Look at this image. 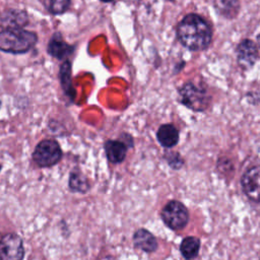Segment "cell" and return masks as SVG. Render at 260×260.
<instances>
[{"instance_id": "obj_1", "label": "cell", "mask_w": 260, "mask_h": 260, "mask_svg": "<svg viewBox=\"0 0 260 260\" xmlns=\"http://www.w3.org/2000/svg\"><path fill=\"white\" fill-rule=\"evenodd\" d=\"M177 38L191 51L206 49L212 39L210 24L196 13L187 14L177 25Z\"/></svg>"}, {"instance_id": "obj_2", "label": "cell", "mask_w": 260, "mask_h": 260, "mask_svg": "<svg viewBox=\"0 0 260 260\" xmlns=\"http://www.w3.org/2000/svg\"><path fill=\"white\" fill-rule=\"evenodd\" d=\"M37 42L35 32L21 28H5L0 31V50L12 54L27 52Z\"/></svg>"}, {"instance_id": "obj_3", "label": "cell", "mask_w": 260, "mask_h": 260, "mask_svg": "<svg viewBox=\"0 0 260 260\" xmlns=\"http://www.w3.org/2000/svg\"><path fill=\"white\" fill-rule=\"evenodd\" d=\"M62 156L60 145L53 139H45L39 142L32 152L34 161L41 168L56 165Z\"/></svg>"}, {"instance_id": "obj_4", "label": "cell", "mask_w": 260, "mask_h": 260, "mask_svg": "<svg viewBox=\"0 0 260 260\" xmlns=\"http://www.w3.org/2000/svg\"><path fill=\"white\" fill-rule=\"evenodd\" d=\"M161 218L171 230L178 231L186 226L189 220V212L186 206L177 200H172L161 210Z\"/></svg>"}, {"instance_id": "obj_5", "label": "cell", "mask_w": 260, "mask_h": 260, "mask_svg": "<svg viewBox=\"0 0 260 260\" xmlns=\"http://www.w3.org/2000/svg\"><path fill=\"white\" fill-rule=\"evenodd\" d=\"M181 102L193 111H204L209 104V96L205 89L193 82L185 83L179 90Z\"/></svg>"}, {"instance_id": "obj_6", "label": "cell", "mask_w": 260, "mask_h": 260, "mask_svg": "<svg viewBox=\"0 0 260 260\" xmlns=\"http://www.w3.org/2000/svg\"><path fill=\"white\" fill-rule=\"evenodd\" d=\"M24 248L22 240L13 233L5 234L0 239V260H22Z\"/></svg>"}, {"instance_id": "obj_7", "label": "cell", "mask_w": 260, "mask_h": 260, "mask_svg": "<svg viewBox=\"0 0 260 260\" xmlns=\"http://www.w3.org/2000/svg\"><path fill=\"white\" fill-rule=\"evenodd\" d=\"M241 185L248 198L260 202V166L248 169L242 176Z\"/></svg>"}, {"instance_id": "obj_8", "label": "cell", "mask_w": 260, "mask_h": 260, "mask_svg": "<svg viewBox=\"0 0 260 260\" xmlns=\"http://www.w3.org/2000/svg\"><path fill=\"white\" fill-rule=\"evenodd\" d=\"M237 62L243 69H250L256 63L259 57V51L256 43L249 39L243 40L237 46Z\"/></svg>"}, {"instance_id": "obj_9", "label": "cell", "mask_w": 260, "mask_h": 260, "mask_svg": "<svg viewBox=\"0 0 260 260\" xmlns=\"http://www.w3.org/2000/svg\"><path fill=\"white\" fill-rule=\"evenodd\" d=\"M134 246L144 252H153L157 248V242L154 236L145 229L137 230L133 235Z\"/></svg>"}, {"instance_id": "obj_10", "label": "cell", "mask_w": 260, "mask_h": 260, "mask_svg": "<svg viewBox=\"0 0 260 260\" xmlns=\"http://www.w3.org/2000/svg\"><path fill=\"white\" fill-rule=\"evenodd\" d=\"M0 22L5 28H20L27 22V15L24 11L10 9L6 10L0 17Z\"/></svg>"}, {"instance_id": "obj_11", "label": "cell", "mask_w": 260, "mask_h": 260, "mask_svg": "<svg viewBox=\"0 0 260 260\" xmlns=\"http://www.w3.org/2000/svg\"><path fill=\"white\" fill-rule=\"evenodd\" d=\"M72 52V47L65 43L60 34H55L49 42L48 53L57 59H64Z\"/></svg>"}, {"instance_id": "obj_12", "label": "cell", "mask_w": 260, "mask_h": 260, "mask_svg": "<svg viewBox=\"0 0 260 260\" xmlns=\"http://www.w3.org/2000/svg\"><path fill=\"white\" fill-rule=\"evenodd\" d=\"M215 11L226 19L235 18L240 11L239 0H212Z\"/></svg>"}, {"instance_id": "obj_13", "label": "cell", "mask_w": 260, "mask_h": 260, "mask_svg": "<svg viewBox=\"0 0 260 260\" xmlns=\"http://www.w3.org/2000/svg\"><path fill=\"white\" fill-rule=\"evenodd\" d=\"M156 137L162 146L172 147L176 145L179 140V131L172 124H164L158 128Z\"/></svg>"}, {"instance_id": "obj_14", "label": "cell", "mask_w": 260, "mask_h": 260, "mask_svg": "<svg viewBox=\"0 0 260 260\" xmlns=\"http://www.w3.org/2000/svg\"><path fill=\"white\" fill-rule=\"evenodd\" d=\"M105 150L108 159L113 164H119L126 156L127 147L125 143L118 140H108L105 143Z\"/></svg>"}, {"instance_id": "obj_15", "label": "cell", "mask_w": 260, "mask_h": 260, "mask_svg": "<svg viewBox=\"0 0 260 260\" xmlns=\"http://www.w3.org/2000/svg\"><path fill=\"white\" fill-rule=\"evenodd\" d=\"M199 248L200 241L196 237H186L180 245V251L186 259L195 258L199 252Z\"/></svg>"}, {"instance_id": "obj_16", "label": "cell", "mask_w": 260, "mask_h": 260, "mask_svg": "<svg viewBox=\"0 0 260 260\" xmlns=\"http://www.w3.org/2000/svg\"><path fill=\"white\" fill-rule=\"evenodd\" d=\"M44 4L52 14H61L70 6V0H44Z\"/></svg>"}, {"instance_id": "obj_17", "label": "cell", "mask_w": 260, "mask_h": 260, "mask_svg": "<svg viewBox=\"0 0 260 260\" xmlns=\"http://www.w3.org/2000/svg\"><path fill=\"white\" fill-rule=\"evenodd\" d=\"M71 66H70V62L69 61H65L61 67V80H62V85L64 87L65 92L70 95L73 96L72 93V86H71Z\"/></svg>"}, {"instance_id": "obj_18", "label": "cell", "mask_w": 260, "mask_h": 260, "mask_svg": "<svg viewBox=\"0 0 260 260\" xmlns=\"http://www.w3.org/2000/svg\"><path fill=\"white\" fill-rule=\"evenodd\" d=\"M69 185L72 190L79 191V192H81V191L84 192L88 188V185H87L84 177L81 176V174H75V173H73L71 175Z\"/></svg>"}, {"instance_id": "obj_19", "label": "cell", "mask_w": 260, "mask_h": 260, "mask_svg": "<svg viewBox=\"0 0 260 260\" xmlns=\"http://www.w3.org/2000/svg\"><path fill=\"white\" fill-rule=\"evenodd\" d=\"M257 42H258V44L260 45V35L257 36Z\"/></svg>"}, {"instance_id": "obj_20", "label": "cell", "mask_w": 260, "mask_h": 260, "mask_svg": "<svg viewBox=\"0 0 260 260\" xmlns=\"http://www.w3.org/2000/svg\"><path fill=\"white\" fill-rule=\"evenodd\" d=\"M102 2H112V1H114V0H101Z\"/></svg>"}, {"instance_id": "obj_21", "label": "cell", "mask_w": 260, "mask_h": 260, "mask_svg": "<svg viewBox=\"0 0 260 260\" xmlns=\"http://www.w3.org/2000/svg\"><path fill=\"white\" fill-rule=\"evenodd\" d=\"M0 170H1V166H0Z\"/></svg>"}]
</instances>
